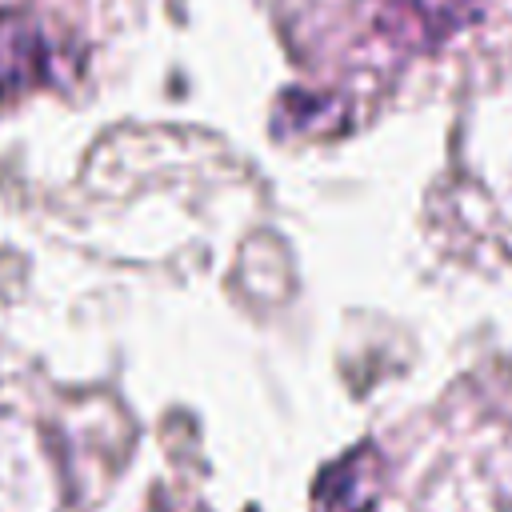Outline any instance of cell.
<instances>
[{
    "label": "cell",
    "mask_w": 512,
    "mask_h": 512,
    "mask_svg": "<svg viewBox=\"0 0 512 512\" xmlns=\"http://www.w3.org/2000/svg\"><path fill=\"white\" fill-rule=\"evenodd\" d=\"M480 16V0H380L376 32L404 52H428L468 28Z\"/></svg>",
    "instance_id": "6da1fadb"
},
{
    "label": "cell",
    "mask_w": 512,
    "mask_h": 512,
    "mask_svg": "<svg viewBox=\"0 0 512 512\" xmlns=\"http://www.w3.org/2000/svg\"><path fill=\"white\" fill-rule=\"evenodd\" d=\"M48 48L28 20H0V88L28 84L44 72Z\"/></svg>",
    "instance_id": "7a4b0ae2"
}]
</instances>
